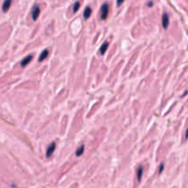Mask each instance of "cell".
<instances>
[{
    "label": "cell",
    "mask_w": 188,
    "mask_h": 188,
    "mask_svg": "<svg viewBox=\"0 0 188 188\" xmlns=\"http://www.w3.org/2000/svg\"><path fill=\"white\" fill-rule=\"evenodd\" d=\"M109 13V6L107 3H104L100 8V19L102 20H106L108 17Z\"/></svg>",
    "instance_id": "cell-1"
},
{
    "label": "cell",
    "mask_w": 188,
    "mask_h": 188,
    "mask_svg": "<svg viewBox=\"0 0 188 188\" xmlns=\"http://www.w3.org/2000/svg\"><path fill=\"white\" fill-rule=\"evenodd\" d=\"M40 6H39V5H35V6H33V8H32V12H31L32 19H33L34 21H36L38 19V18H39V16H40Z\"/></svg>",
    "instance_id": "cell-2"
},
{
    "label": "cell",
    "mask_w": 188,
    "mask_h": 188,
    "mask_svg": "<svg viewBox=\"0 0 188 188\" xmlns=\"http://www.w3.org/2000/svg\"><path fill=\"white\" fill-rule=\"evenodd\" d=\"M55 149H56V144H55V142H52V143L49 145V147L47 148V150H46V157L47 158H49V157L52 156V153L54 152Z\"/></svg>",
    "instance_id": "cell-3"
},
{
    "label": "cell",
    "mask_w": 188,
    "mask_h": 188,
    "mask_svg": "<svg viewBox=\"0 0 188 188\" xmlns=\"http://www.w3.org/2000/svg\"><path fill=\"white\" fill-rule=\"evenodd\" d=\"M161 23H163V29H167L168 26H169V16H168L167 13H164L161 17Z\"/></svg>",
    "instance_id": "cell-4"
},
{
    "label": "cell",
    "mask_w": 188,
    "mask_h": 188,
    "mask_svg": "<svg viewBox=\"0 0 188 188\" xmlns=\"http://www.w3.org/2000/svg\"><path fill=\"white\" fill-rule=\"evenodd\" d=\"M32 59H33V56H32V55H29V56H26L25 58L21 60L20 65L22 67H26L29 63H30V62L32 61Z\"/></svg>",
    "instance_id": "cell-5"
},
{
    "label": "cell",
    "mask_w": 188,
    "mask_h": 188,
    "mask_svg": "<svg viewBox=\"0 0 188 188\" xmlns=\"http://www.w3.org/2000/svg\"><path fill=\"white\" fill-rule=\"evenodd\" d=\"M11 4H12V0H5L4 3H3V6H2V9L4 12H6V11H8V9L10 8Z\"/></svg>",
    "instance_id": "cell-6"
},
{
    "label": "cell",
    "mask_w": 188,
    "mask_h": 188,
    "mask_svg": "<svg viewBox=\"0 0 188 188\" xmlns=\"http://www.w3.org/2000/svg\"><path fill=\"white\" fill-rule=\"evenodd\" d=\"M108 46H109V43L107 41H106V42H104V43L101 45V47H100V49H99V52H100V53L101 54H105L106 53V52L107 50V48H108Z\"/></svg>",
    "instance_id": "cell-7"
},
{
    "label": "cell",
    "mask_w": 188,
    "mask_h": 188,
    "mask_svg": "<svg viewBox=\"0 0 188 188\" xmlns=\"http://www.w3.org/2000/svg\"><path fill=\"white\" fill-rule=\"evenodd\" d=\"M91 14H92V8H91L90 6H86V9H84V18L86 19H89Z\"/></svg>",
    "instance_id": "cell-8"
},
{
    "label": "cell",
    "mask_w": 188,
    "mask_h": 188,
    "mask_svg": "<svg viewBox=\"0 0 188 188\" xmlns=\"http://www.w3.org/2000/svg\"><path fill=\"white\" fill-rule=\"evenodd\" d=\"M48 56H49V50H44L43 52L40 53V57H39V62L44 61V60H45V59H46Z\"/></svg>",
    "instance_id": "cell-9"
},
{
    "label": "cell",
    "mask_w": 188,
    "mask_h": 188,
    "mask_svg": "<svg viewBox=\"0 0 188 188\" xmlns=\"http://www.w3.org/2000/svg\"><path fill=\"white\" fill-rule=\"evenodd\" d=\"M142 174H143V167L142 166H140L137 170V179L138 181H140L142 177Z\"/></svg>",
    "instance_id": "cell-10"
},
{
    "label": "cell",
    "mask_w": 188,
    "mask_h": 188,
    "mask_svg": "<svg viewBox=\"0 0 188 188\" xmlns=\"http://www.w3.org/2000/svg\"><path fill=\"white\" fill-rule=\"evenodd\" d=\"M84 145H81V146L76 150V152H75L76 156H81V155L84 153Z\"/></svg>",
    "instance_id": "cell-11"
},
{
    "label": "cell",
    "mask_w": 188,
    "mask_h": 188,
    "mask_svg": "<svg viewBox=\"0 0 188 188\" xmlns=\"http://www.w3.org/2000/svg\"><path fill=\"white\" fill-rule=\"evenodd\" d=\"M80 6H81V4H80L79 1H77V2H75L74 4H73V13H76L78 10H79L80 8Z\"/></svg>",
    "instance_id": "cell-12"
},
{
    "label": "cell",
    "mask_w": 188,
    "mask_h": 188,
    "mask_svg": "<svg viewBox=\"0 0 188 188\" xmlns=\"http://www.w3.org/2000/svg\"><path fill=\"white\" fill-rule=\"evenodd\" d=\"M124 1L125 0H117V6H120L122 4L124 3Z\"/></svg>",
    "instance_id": "cell-13"
},
{
    "label": "cell",
    "mask_w": 188,
    "mask_h": 188,
    "mask_svg": "<svg viewBox=\"0 0 188 188\" xmlns=\"http://www.w3.org/2000/svg\"><path fill=\"white\" fill-rule=\"evenodd\" d=\"M163 168H164V164H163V163H161V166H160V169H159V174H161V173H163Z\"/></svg>",
    "instance_id": "cell-14"
},
{
    "label": "cell",
    "mask_w": 188,
    "mask_h": 188,
    "mask_svg": "<svg viewBox=\"0 0 188 188\" xmlns=\"http://www.w3.org/2000/svg\"><path fill=\"white\" fill-rule=\"evenodd\" d=\"M186 139H188V129L186 130V133H185V140Z\"/></svg>",
    "instance_id": "cell-15"
},
{
    "label": "cell",
    "mask_w": 188,
    "mask_h": 188,
    "mask_svg": "<svg viewBox=\"0 0 188 188\" xmlns=\"http://www.w3.org/2000/svg\"><path fill=\"white\" fill-rule=\"evenodd\" d=\"M148 6H152V2H149V4H148Z\"/></svg>",
    "instance_id": "cell-16"
}]
</instances>
